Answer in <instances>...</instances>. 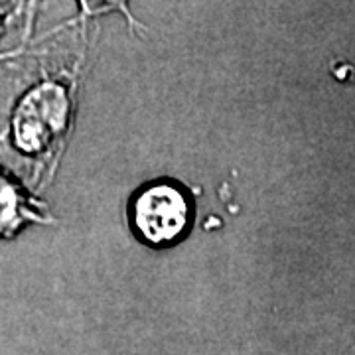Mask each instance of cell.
Returning a JSON list of instances; mask_svg holds the SVG:
<instances>
[{"mask_svg": "<svg viewBox=\"0 0 355 355\" xmlns=\"http://www.w3.org/2000/svg\"><path fill=\"white\" fill-rule=\"evenodd\" d=\"M73 121V95L67 83L46 79L20 99L12 114L14 146L50 160L65 146Z\"/></svg>", "mask_w": 355, "mask_h": 355, "instance_id": "obj_1", "label": "cell"}, {"mask_svg": "<svg viewBox=\"0 0 355 355\" xmlns=\"http://www.w3.org/2000/svg\"><path fill=\"white\" fill-rule=\"evenodd\" d=\"M196 217L190 191L174 180H154L135 191L128 221L135 237L153 249H168L184 241Z\"/></svg>", "mask_w": 355, "mask_h": 355, "instance_id": "obj_2", "label": "cell"}, {"mask_svg": "<svg viewBox=\"0 0 355 355\" xmlns=\"http://www.w3.org/2000/svg\"><path fill=\"white\" fill-rule=\"evenodd\" d=\"M30 223L48 225L50 217L44 214V205L12 174L0 170V237L10 239Z\"/></svg>", "mask_w": 355, "mask_h": 355, "instance_id": "obj_3", "label": "cell"}, {"mask_svg": "<svg viewBox=\"0 0 355 355\" xmlns=\"http://www.w3.org/2000/svg\"><path fill=\"white\" fill-rule=\"evenodd\" d=\"M81 6V16H99V14L107 12H121L123 16H127L128 20L132 22V16L127 6V0H79Z\"/></svg>", "mask_w": 355, "mask_h": 355, "instance_id": "obj_4", "label": "cell"}]
</instances>
